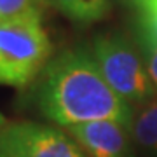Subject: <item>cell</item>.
<instances>
[{"label": "cell", "instance_id": "cell-1", "mask_svg": "<svg viewBox=\"0 0 157 157\" xmlns=\"http://www.w3.org/2000/svg\"><path fill=\"white\" fill-rule=\"evenodd\" d=\"M35 105L51 122L70 128L115 121L131 128L133 108L107 84L89 49H65L51 58L37 78Z\"/></svg>", "mask_w": 157, "mask_h": 157}, {"label": "cell", "instance_id": "cell-2", "mask_svg": "<svg viewBox=\"0 0 157 157\" xmlns=\"http://www.w3.org/2000/svg\"><path fill=\"white\" fill-rule=\"evenodd\" d=\"M52 58V44L42 17L0 19V84L25 89Z\"/></svg>", "mask_w": 157, "mask_h": 157}, {"label": "cell", "instance_id": "cell-3", "mask_svg": "<svg viewBox=\"0 0 157 157\" xmlns=\"http://www.w3.org/2000/svg\"><path fill=\"white\" fill-rule=\"evenodd\" d=\"M89 52L107 84L131 108L157 94L136 45L122 33H100Z\"/></svg>", "mask_w": 157, "mask_h": 157}, {"label": "cell", "instance_id": "cell-4", "mask_svg": "<svg viewBox=\"0 0 157 157\" xmlns=\"http://www.w3.org/2000/svg\"><path fill=\"white\" fill-rule=\"evenodd\" d=\"M0 157H87L67 131L32 121L7 122Z\"/></svg>", "mask_w": 157, "mask_h": 157}, {"label": "cell", "instance_id": "cell-5", "mask_svg": "<svg viewBox=\"0 0 157 157\" xmlns=\"http://www.w3.org/2000/svg\"><path fill=\"white\" fill-rule=\"evenodd\" d=\"M87 157H133V136L115 121H93L65 128Z\"/></svg>", "mask_w": 157, "mask_h": 157}, {"label": "cell", "instance_id": "cell-6", "mask_svg": "<svg viewBox=\"0 0 157 157\" xmlns=\"http://www.w3.org/2000/svg\"><path fill=\"white\" fill-rule=\"evenodd\" d=\"M129 131L136 145L157 155V94L133 108Z\"/></svg>", "mask_w": 157, "mask_h": 157}, {"label": "cell", "instance_id": "cell-7", "mask_svg": "<svg viewBox=\"0 0 157 157\" xmlns=\"http://www.w3.org/2000/svg\"><path fill=\"white\" fill-rule=\"evenodd\" d=\"M52 6L70 21L91 25L108 16L112 9L110 0H52Z\"/></svg>", "mask_w": 157, "mask_h": 157}, {"label": "cell", "instance_id": "cell-8", "mask_svg": "<svg viewBox=\"0 0 157 157\" xmlns=\"http://www.w3.org/2000/svg\"><path fill=\"white\" fill-rule=\"evenodd\" d=\"M49 6H52V0H0V19L42 17Z\"/></svg>", "mask_w": 157, "mask_h": 157}, {"label": "cell", "instance_id": "cell-9", "mask_svg": "<svg viewBox=\"0 0 157 157\" xmlns=\"http://www.w3.org/2000/svg\"><path fill=\"white\" fill-rule=\"evenodd\" d=\"M140 25V40L157 44V0H148L136 9Z\"/></svg>", "mask_w": 157, "mask_h": 157}, {"label": "cell", "instance_id": "cell-10", "mask_svg": "<svg viewBox=\"0 0 157 157\" xmlns=\"http://www.w3.org/2000/svg\"><path fill=\"white\" fill-rule=\"evenodd\" d=\"M141 49H143L141 56H143V61H145L148 77H150L152 84L155 86V89H157V44L141 40Z\"/></svg>", "mask_w": 157, "mask_h": 157}, {"label": "cell", "instance_id": "cell-11", "mask_svg": "<svg viewBox=\"0 0 157 157\" xmlns=\"http://www.w3.org/2000/svg\"><path fill=\"white\" fill-rule=\"evenodd\" d=\"M122 2H126L128 6H131V7H135V9H140L143 4H147L148 0H122Z\"/></svg>", "mask_w": 157, "mask_h": 157}, {"label": "cell", "instance_id": "cell-12", "mask_svg": "<svg viewBox=\"0 0 157 157\" xmlns=\"http://www.w3.org/2000/svg\"><path fill=\"white\" fill-rule=\"evenodd\" d=\"M6 126H7V121H6V117L2 115V112H0V136H2V133H4Z\"/></svg>", "mask_w": 157, "mask_h": 157}]
</instances>
